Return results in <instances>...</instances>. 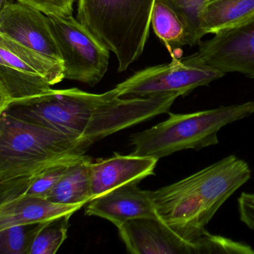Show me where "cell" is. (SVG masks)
I'll return each mask as SVG.
<instances>
[{
	"label": "cell",
	"instance_id": "6da1fadb",
	"mask_svg": "<svg viewBox=\"0 0 254 254\" xmlns=\"http://www.w3.org/2000/svg\"><path fill=\"white\" fill-rule=\"evenodd\" d=\"M178 94L123 99L115 88L102 94L78 88L53 90L10 105L0 114L94 143L116 132L169 112Z\"/></svg>",
	"mask_w": 254,
	"mask_h": 254
},
{
	"label": "cell",
	"instance_id": "7a4b0ae2",
	"mask_svg": "<svg viewBox=\"0 0 254 254\" xmlns=\"http://www.w3.org/2000/svg\"><path fill=\"white\" fill-rule=\"evenodd\" d=\"M249 165L234 154L166 187L148 191L159 218L180 236L197 241L218 209L251 179Z\"/></svg>",
	"mask_w": 254,
	"mask_h": 254
},
{
	"label": "cell",
	"instance_id": "3957f363",
	"mask_svg": "<svg viewBox=\"0 0 254 254\" xmlns=\"http://www.w3.org/2000/svg\"><path fill=\"white\" fill-rule=\"evenodd\" d=\"M254 114V102L218 107L190 114H169V118L135 133L131 155L159 159L184 150H200L218 143V132Z\"/></svg>",
	"mask_w": 254,
	"mask_h": 254
},
{
	"label": "cell",
	"instance_id": "277c9868",
	"mask_svg": "<svg viewBox=\"0 0 254 254\" xmlns=\"http://www.w3.org/2000/svg\"><path fill=\"white\" fill-rule=\"evenodd\" d=\"M77 19L114 53L124 72L143 53L155 0H77Z\"/></svg>",
	"mask_w": 254,
	"mask_h": 254
},
{
	"label": "cell",
	"instance_id": "5b68a950",
	"mask_svg": "<svg viewBox=\"0 0 254 254\" xmlns=\"http://www.w3.org/2000/svg\"><path fill=\"white\" fill-rule=\"evenodd\" d=\"M92 145L40 125L0 114V183L29 175Z\"/></svg>",
	"mask_w": 254,
	"mask_h": 254
},
{
	"label": "cell",
	"instance_id": "8992f818",
	"mask_svg": "<svg viewBox=\"0 0 254 254\" xmlns=\"http://www.w3.org/2000/svg\"><path fill=\"white\" fill-rule=\"evenodd\" d=\"M127 251L133 254H251L252 247L243 242L209 233L191 241L180 236L160 218L130 220L119 227Z\"/></svg>",
	"mask_w": 254,
	"mask_h": 254
},
{
	"label": "cell",
	"instance_id": "52a82bcc",
	"mask_svg": "<svg viewBox=\"0 0 254 254\" xmlns=\"http://www.w3.org/2000/svg\"><path fill=\"white\" fill-rule=\"evenodd\" d=\"M62 54L65 79L94 87L106 74L110 51L72 15H47Z\"/></svg>",
	"mask_w": 254,
	"mask_h": 254
},
{
	"label": "cell",
	"instance_id": "ba28073f",
	"mask_svg": "<svg viewBox=\"0 0 254 254\" xmlns=\"http://www.w3.org/2000/svg\"><path fill=\"white\" fill-rule=\"evenodd\" d=\"M172 59L170 63L138 71L117 84L115 89L120 97H151L171 93L187 96L224 75L215 69L187 63L182 58Z\"/></svg>",
	"mask_w": 254,
	"mask_h": 254
},
{
	"label": "cell",
	"instance_id": "9c48e42d",
	"mask_svg": "<svg viewBox=\"0 0 254 254\" xmlns=\"http://www.w3.org/2000/svg\"><path fill=\"white\" fill-rule=\"evenodd\" d=\"M198 46L195 53L183 60L224 74L239 72L254 79V20L215 34Z\"/></svg>",
	"mask_w": 254,
	"mask_h": 254
},
{
	"label": "cell",
	"instance_id": "30bf717a",
	"mask_svg": "<svg viewBox=\"0 0 254 254\" xmlns=\"http://www.w3.org/2000/svg\"><path fill=\"white\" fill-rule=\"evenodd\" d=\"M0 35L63 62L47 16L26 4L14 0L0 4Z\"/></svg>",
	"mask_w": 254,
	"mask_h": 254
},
{
	"label": "cell",
	"instance_id": "8fae6325",
	"mask_svg": "<svg viewBox=\"0 0 254 254\" xmlns=\"http://www.w3.org/2000/svg\"><path fill=\"white\" fill-rule=\"evenodd\" d=\"M129 183L95 197L89 202L85 215L108 220L117 228L130 220L159 218L148 190Z\"/></svg>",
	"mask_w": 254,
	"mask_h": 254
},
{
	"label": "cell",
	"instance_id": "7c38bea8",
	"mask_svg": "<svg viewBox=\"0 0 254 254\" xmlns=\"http://www.w3.org/2000/svg\"><path fill=\"white\" fill-rule=\"evenodd\" d=\"M159 160L131 154L114 156L90 164V183L93 199L129 183L140 182L154 175Z\"/></svg>",
	"mask_w": 254,
	"mask_h": 254
},
{
	"label": "cell",
	"instance_id": "4fadbf2b",
	"mask_svg": "<svg viewBox=\"0 0 254 254\" xmlns=\"http://www.w3.org/2000/svg\"><path fill=\"white\" fill-rule=\"evenodd\" d=\"M84 205L60 204L46 197L22 196L0 205V230L20 224L44 222L64 214L75 213Z\"/></svg>",
	"mask_w": 254,
	"mask_h": 254
},
{
	"label": "cell",
	"instance_id": "5bb4252c",
	"mask_svg": "<svg viewBox=\"0 0 254 254\" xmlns=\"http://www.w3.org/2000/svg\"><path fill=\"white\" fill-rule=\"evenodd\" d=\"M84 155L66 157L29 175L0 183V205L24 195L47 197L69 166Z\"/></svg>",
	"mask_w": 254,
	"mask_h": 254
},
{
	"label": "cell",
	"instance_id": "9a60e30c",
	"mask_svg": "<svg viewBox=\"0 0 254 254\" xmlns=\"http://www.w3.org/2000/svg\"><path fill=\"white\" fill-rule=\"evenodd\" d=\"M0 64L41 75L52 86L65 79L63 62L52 59L2 35H0Z\"/></svg>",
	"mask_w": 254,
	"mask_h": 254
},
{
	"label": "cell",
	"instance_id": "2e32d148",
	"mask_svg": "<svg viewBox=\"0 0 254 254\" xmlns=\"http://www.w3.org/2000/svg\"><path fill=\"white\" fill-rule=\"evenodd\" d=\"M200 18L205 35L239 27L254 20V0H209Z\"/></svg>",
	"mask_w": 254,
	"mask_h": 254
},
{
	"label": "cell",
	"instance_id": "e0dca14e",
	"mask_svg": "<svg viewBox=\"0 0 254 254\" xmlns=\"http://www.w3.org/2000/svg\"><path fill=\"white\" fill-rule=\"evenodd\" d=\"M51 87L41 75L0 64V113L11 104L47 93Z\"/></svg>",
	"mask_w": 254,
	"mask_h": 254
},
{
	"label": "cell",
	"instance_id": "ac0fdd59",
	"mask_svg": "<svg viewBox=\"0 0 254 254\" xmlns=\"http://www.w3.org/2000/svg\"><path fill=\"white\" fill-rule=\"evenodd\" d=\"M90 157L84 155L70 165L46 198L53 203L74 205L93 200Z\"/></svg>",
	"mask_w": 254,
	"mask_h": 254
},
{
	"label": "cell",
	"instance_id": "d6986e66",
	"mask_svg": "<svg viewBox=\"0 0 254 254\" xmlns=\"http://www.w3.org/2000/svg\"><path fill=\"white\" fill-rule=\"evenodd\" d=\"M151 26L172 59H181L177 53L184 46L190 45L188 31L178 15L160 0H155L154 2Z\"/></svg>",
	"mask_w": 254,
	"mask_h": 254
},
{
	"label": "cell",
	"instance_id": "ffe728a7",
	"mask_svg": "<svg viewBox=\"0 0 254 254\" xmlns=\"http://www.w3.org/2000/svg\"><path fill=\"white\" fill-rule=\"evenodd\" d=\"M73 214H64L45 221L34 241L30 254H56L67 238L69 218Z\"/></svg>",
	"mask_w": 254,
	"mask_h": 254
},
{
	"label": "cell",
	"instance_id": "44dd1931",
	"mask_svg": "<svg viewBox=\"0 0 254 254\" xmlns=\"http://www.w3.org/2000/svg\"><path fill=\"white\" fill-rule=\"evenodd\" d=\"M169 6L185 25L190 35V47L199 45L204 36L201 12L209 0H160Z\"/></svg>",
	"mask_w": 254,
	"mask_h": 254
},
{
	"label": "cell",
	"instance_id": "7402d4cb",
	"mask_svg": "<svg viewBox=\"0 0 254 254\" xmlns=\"http://www.w3.org/2000/svg\"><path fill=\"white\" fill-rule=\"evenodd\" d=\"M44 222L20 224L0 230V254H30L34 241Z\"/></svg>",
	"mask_w": 254,
	"mask_h": 254
},
{
	"label": "cell",
	"instance_id": "603a6c76",
	"mask_svg": "<svg viewBox=\"0 0 254 254\" xmlns=\"http://www.w3.org/2000/svg\"><path fill=\"white\" fill-rule=\"evenodd\" d=\"M7 0H1L3 3ZM29 5L46 15L69 16L73 14L76 0H14Z\"/></svg>",
	"mask_w": 254,
	"mask_h": 254
},
{
	"label": "cell",
	"instance_id": "cb8c5ba5",
	"mask_svg": "<svg viewBox=\"0 0 254 254\" xmlns=\"http://www.w3.org/2000/svg\"><path fill=\"white\" fill-rule=\"evenodd\" d=\"M238 210L241 221L254 230V192L243 191L238 198Z\"/></svg>",
	"mask_w": 254,
	"mask_h": 254
},
{
	"label": "cell",
	"instance_id": "d4e9b609",
	"mask_svg": "<svg viewBox=\"0 0 254 254\" xmlns=\"http://www.w3.org/2000/svg\"></svg>",
	"mask_w": 254,
	"mask_h": 254
}]
</instances>
